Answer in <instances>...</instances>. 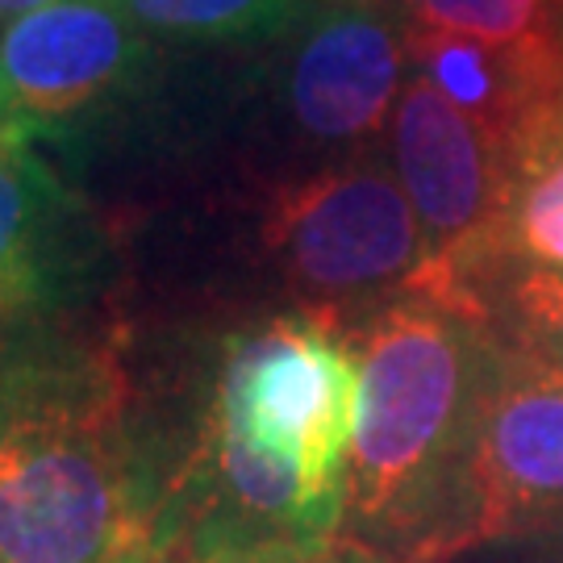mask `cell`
<instances>
[{
  "label": "cell",
  "instance_id": "1",
  "mask_svg": "<svg viewBox=\"0 0 563 563\" xmlns=\"http://www.w3.org/2000/svg\"><path fill=\"white\" fill-rule=\"evenodd\" d=\"M497 322L405 292L360 334V409L346 460V514L413 563L451 555L460 488Z\"/></svg>",
  "mask_w": 563,
  "mask_h": 563
},
{
  "label": "cell",
  "instance_id": "2",
  "mask_svg": "<svg viewBox=\"0 0 563 563\" xmlns=\"http://www.w3.org/2000/svg\"><path fill=\"white\" fill-rule=\"evenodd\" d=\"M130 467L121 380L97 360L0 367V563H130L159 539Z\"/></svg>",
  "mask_w": 563,
  "mask_h": 563
},
{
  "label": "cell",
  "instance_id": "3",
  "mask_svg": "<svg viewBox=\"0 0 563 563\" xmlns=\"http://www.w3.org/2000/svg\"><path fill=\"white\" fill-rule=\"evenodd\" d=\"M360 409V363L325 309L276 318L230 346L213 430L292 463L322 493L346 497Z\"/></svg>",
  "mask_w": 563,
  "mask_h": 563
},
{
  "label": "cell",
  "instance_id": "4",
  "mask_svg": "<svg viewBox=\"0 0 563 563\" xmlns=\"http://www.w3.org/2000/svg\"><path fill=\"white\" fill-rule=\"evenodd\" d=\"M501 539H563V363L514 339L488 367L451 555Z\"/></svg>",
  "mask_w": 563,
  "mask_h": 563
},
{
  "label": "cell",
  "instance_id": "5",
  "mask_svg": "<svg viewBox=\"0 0 563 563\" xmlns=\"http://www.w3.org/2000/svg\"><path fill=\"white\" fill-rule=\"evenodd\" d=\"M263 242L288 280L325 305L409 288L426 263L418 213L380 159L322 167L276 192Z\"/></svg>",
  "mask_w": 563,
  "mask_h": 563
},
{
  "label": "cell",
  "instance_id": "6",
  "mask_svg": "<svg viewBox=\"0 0 563 563\" xmlns=\"http://www.w3.org/2000/svg\"><path fill=\"white\" fill-rule=\"evenodd\" d=\"M146 51L118 0H55L0 30V130L84 113L134 80Z\"/></svg>",
  "mask_w": 563,
  "mask_h": 563
},
{
  "label": "cell",
  "instance_id": "7",
  "mask_svg": "<svg viewBox=\"0 0 563 563\" xmlns=\"http://www.w3.org/2000/svg\"><path fill=\"white\" fill-rule=\"evenodd\" d=\"M405 30L388 13L322 9L288 71V109L305 139L363 142L393 118L405 88Z\"/></svg>",
  "mask_w": 563,
  "mask_h": 563
},
{
  "label": "cell",
  "instance_id": "8",
  "mask_svg": "<svg viewBox=\"0 0 563 563\" xmlns=\"http://www.w3.org/2000/svg\"><path fill=\"white\" fill-rule=\"evenodd\" d=\"M405 55L413 76L434 84L460 113L476 121L509 155V163L526 130L563 101L560 30L518 46H488L405 25Z\"/></svg>",
  "mask_w": 563,
  "mask_h": 563
},
{
  "label": "cell",
  "instance_id": "9",
  "mask_svg": "<svg viewBox=\"0 0 563 563\" xmlns=\"http://www.w3.org/2000/svg\"><path fill=\"white\" fill-rule=\"evenodd\" d=\"M84 239L80 209L55 167L25 134L0 130V318L59 301Z\"/></svg>",
  "mask_w": 563,
  "mask_h": 563
},
{
  "label": "cell",
  "instance_id": "10",
  "mask_svg": "<svg viewBox=\"0 0 563 563\" xmlns=\"http://www.w3.org/2000/svg\"><path fill=\"white\" fill-rule=\"evenodd\" d=\"M505 255L514 267L563 276V101L534 121L514 146Z\"/></svg>",
  "mask_w": 563,
  "mask_h": 563
},
{
  "label": "cell",
  "instance_id": "11",
  "mask_svg": "<svg viewBox=\"0 0 563 563\" xmlns=\"http://www.w3.org/2000/svg\"><path fill=\"white\" fill-rule=\"evenodd\" d=\"M125 18L180 42H263L297 21L301 0H118Z\"/></svg>",
  "mask_w": 563,
  "mask_h": 563
},
{
  "label": "cell",
  "instance_id": "12",
  "mask_svg": "<svg viewBox=\"0 0 563 563\" xmlns=\"http://www.w3.org/2000/svg\"><path fill=\"white\" fill-rule=\"evenodd\" d=\"M405 9L409 25L488 46H518L555 30L551 0H409Z\"/></svg>",
  "mask_w": 563,
  "mask_h": 563
},
{
  "label": "cell",
  "instance_id": "13",
  "mask_svg": "<svg viewBox=\"0 0 563 563\" xmlns=\"http://www.w3.org/2000/svg\"><path fill=\"white\" fill-rule=\"evenodd\" d=\"M201 563H393L376 547L360 539H325V543H292V539H242L209 526L188 530Z\"/></svg>",
  "mask_w": 563,
  "mask_h": 563
},
{
  "label": "cell",
  "instance_id": "14",
  "mask_svg": "<svg viewBox=\"0 0 563 563\" xmlns=\"http://www.w3.org/2000/svg\"><path fill=\"white\" fill-rule=\"evenodd\" d=\"M505 313H509V325H514L509 339L563 363V276L560 272H530V267H518V276L505 288Z\"/></svg>",
  "mask_w": 563,
  "mask_h": 563
},
{
  "label": "cell",
  "instance_id": "15",
  "mask_svg": "<svg viewBox=\"0 0 563 563\" xmlns=\"http://www.w3.org/2000/svg\"><path fill=\"white\" fill-rule=\"evenodd\" d=\"M146 563H201L192 551L188 530H159V543L146 555Z\"/></svg>",
  "mask_w": 563,
  "mask_h": 563
},
{
  "label": "cell",
  "instance_id": "16",
  "mask_svg": "<svg viewBox=\"0 0 563 563\" xmlns=\"http://www.w3.org/2000/svg\"><path fill=\"white\" fill-rule=\"evenodd\" d=\"M334 9H367V13H397V9H405L409 0H330Z\"/></svg>",
  "mask_w": 563,
  "mask_h": 563
},
{
  "label": "cell",
  "instance_id": "17",
  "mask_svg": "<svg viewBox=\"0 0 563 563\" xmlns=\"http://www.w3.org/2000/svg\"><path fill=\"white\" fill-rule=\"evenodd\" d=\"M46 4H55V0H0V21H18L34 9H46Z\"/></svg>",
  "mask_w": 563,
  "mask_h": 563
},
{
  "label": "cell",
  "instance_id": "18",
  "mask_svg": "<svg viewBox=\"0 0 563 563\" xmlns=\"http://www.w3.org/2000/svg\"><path fill=\"white\" fill-rule=\"evenodd\" d=\"M534 563H563V543H555L551 551H547V555H539Z\"/></svg>",
  "mask_w": 563,
  "mask_h": 563
},
{
  "label": "cell",
  "instance_id": "19",
  "mask_svg": "<svg viewBox=\"0 0 563 563\" xmlns=\"http://www.w3.org/2000/svg\"><path fill=\"white\" fill-rule=\"evenodd\" d=\"M155 543H159V539H155ZM151 551H155V547H151ZM151 551H142L139 560H130V563H146V555H151Z\"/></svg>",
  "mask_w": 563,
  "mask_h": 563
},
{
  "label": "cell",
  "instance_id": "20",
  "mask_svg": "<svg viewBox=\"0 0 563 563\" xmlns=\"http://www.w3.org/2000/svg\"><path fill=\"white\" fill-rule=\"evenodd\" d=\"M555 30H560V59H563V21L555 25Z\"/></svg>",
  "mask_w": 563,
  "mask_h": 563
},
{
  "label": "cell",
  "instance_id": "21",
  "mask_svg": "<svg viewBox=\"0 0 563 563\" xmlns=\"http://www.w3.org/2000/svg\"><path fill=\"white\" fill-rule=\"evenodd\" d=\"M551 4H563V0H551Z\"/></svg>",
  "mask_w": 563,
  "mask_h": 563
}]
</instances>
